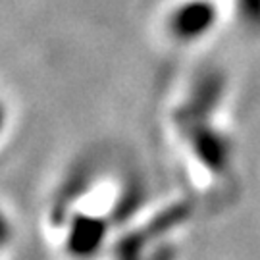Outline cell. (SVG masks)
<instances>
[{
    "label": "cell",
    "mask_w": 260,
    "mask_h": 260,
    "mask_svg": "<svg viewBox=\"0 0 260 260\" xmlns=\"http://www.w3.org/2000/svg\"><path fill=\"white\" fill-rule=\"evenodd\" d=\"M4 123H6V110H4V106L0 104V133L4 129Z\"/></svg>",
    "instance_id": "5"
},
{
    "label": "cell",
    "mask_w": 260,
    "mask_h": 260,
    "mask_svg": "<svg viewBox=\"0 0 260 260\" xmlns=\"http://www.w3.org/2000/svg\"><path fill=\"white\" fill-rule=\"evenodd\" d=\"M218 12L210 0H185L168 19V29L179 41H195L205 37L216 23Z\"/></svg>",
    "instance_id": "2"
},
{
    "label": "cell",
    "mask_w": 260,
    "mask_h": 260,
    "mask_svg": "<svg viewBox=\"0 0 260 260\" xmlns=\"http://www.w3.org/2000/svg\"><path fill=\"white\" fill-rule=\"evenodd\" d=\"M181 129L189 137V145L195 158L214 174H223L232 166L233 147L232 141L210 125V120L181 123Z\"/></svg>",
    "instance_id": "1"
},
{
    "label": "cell",
    "mask_w": 260,
    "mask_h": 260,
    "mask_svg": "<svg viewBox=\"0 0 260 260\" xmlns=\"http://www.w3.org/2000/svg\"><path fill=\"white\" fill-rule=\"evenodd\" d=\"M239 10L251 23H260V0H239Z\"/></svg>",
    "instance_id": "4"
},
{
    "label": "cell",
    "mask_w": 260,
    "mask_h": 260,
    "mask_svg": "<svg viewBox=\"0 0 260 260\" xmlns=\"http://www.w3.org/2000/svg\"><path fill=\"white\" fill-rule=\"evenodd\" d=\"M108 233V225L96 216H75L70 223L68 251L74 256L87 258L103 247Z\"/></svg>",
    "instance_id": "3"
}]
</instances>
